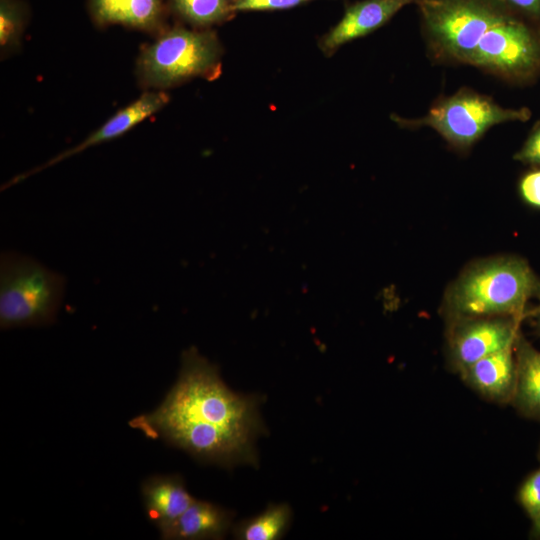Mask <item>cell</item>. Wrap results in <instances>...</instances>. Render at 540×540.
Segmentation results:
<instances>
[{
    "instance_id": "6da1fadb",
    "label": "cell",
    "mask_w": 540,
    "mask_h": 540,
    "mask_svg": "<svg viewBox=\"0 0 540 540\" xmlns=\"http://www.w3.org/2000/svg\"><path fill=\"white\" fill-rule=\"evenodd\" d=\"M260 403V397L230 390L218 368L190 347L182 352L178 379L163 402L129 426L204 463L256 465L255 441L265 432Z\"/></svg>"
},
{
    "instance_id": "7a4b0ae2",
    "label": "cell",
    "mask_w": 540,
    "mask_h": 540,
    "mask_svg": "<svg viewBox=\"0 0 540 540\" xmlns=\"http://www.w3.org/2000/svg\"><path fill=\"white\" fill-rule=\"evenodd\" d=\"M430 59L510 83L540 72V34L501 0H416Z\"/></svg>"
},
{
    "instance_id": "3957f363",
    "label": "cell",
    "mask_w": 540,
    "mask_h": 540,
    "mask_svg": "<svg viewBox=\"0 0 540 540\" xmlns=\"http://www.w3.org/2000/svg\"><path fill=\"white\" fill-rule=\"evenodd\" d=\"M540 298V278L516 255L483 258L469 264L449 285L443 299L448 321L491 316L523 319L528 303Z\"/></svg>"
},
{
    "instance_id": "277c9868",
    "label": "cell",
    "mask_w": 540,
    "mask_h": 540,
    "mask_svg": "<svg viewBox=\"0 0 540 540\" xmlns=\"http://www.w3.org/2000/svg\"><path fill=\"white\" fill-rule=\"evenodd\" d=\"M223 47L213 29L176 24L141 48L136 61L139 84L164 90L193 78L213 80L221 73Z\"/></svg>"
},
{
    "instance_id": "5b68a950",
    "label": "cell",
    "mask_w": 540,
    "mask_h": 540,
    "mask_svg": "<svg viewBox=\"0 0 540 540\" xmlns=\"http://www.w3.org/2000/svg\"><path fill=\"white\" fill-rule=\"evenodd\" d=\"M65 278L34 258L4 252L0 259V327L13 329L54 322Z\"/></svg>"
},
{
    "instance_id": "8992f818",
    "label": "cell",
    "mask_w": 540,
    "mask_h": 540,
    "mask_svg": "<svg viewBox=\"0 0 540 540\" xmlns=\"http://www.w3.org/2000/svg\"><path fill=\"white\" fill-rule=\"evenodd\" d=\"M531 117L527 107L506 108L488 95L462 87L455 93L437 99L428 112L416 118L391 114L399 127L435 130L451 147L469 150L493 126L506 122H525Z\"/></svg>"
},
{
    "instance_id": "52a82bcc",
    "label": "cell",
    "mask_w": 540,
    "mask_h": 540,
    "mask_svg": "<svg viewBox=\"0 0 540 540\" xmlns=\"http://www.w3.org/2000/svg\"><path fill=\"white\" fill-rule=\"evenodd\" d=\"M521 318L471 317L448 321V357L460 373L490 354L513 347L520 335Z\"/></svg>"
},
{
    "instance_id": "ba28073f",
    "label": "cell",
    "mask_w": 540,
    "mask_h": 540,
    "mask_svg": "<svg viewBox=\"0 0 540 540\" xmlns=\"http://www.w3.org/2000/svg\"><path fill=\"white\" fill-rule=\"evenodd\" d=\"M169 102V96L163 90H147L134 102L120 109L115 115L109 118L97 130L91 133L79 144L62 151L56 156L49 159L47 162L15 176L2 189H6L16 183H19L26 178L37 174L49 167H52L63 160L71 158L90 147L114 140L137 124L149 118L153 114L160 111Z\"/></svg>"
},
{
    "instance_id": "9c48e42d",
    "label": "cell",
    "mask_w": 540,
    "mask_h": 540,
    "mask_svg": "<svg viewBox=\"0 0 540 540\" xmlns=\"http://www.w3.org/2000/svg\"><path fill=\"white\" fill-rule=\"evenodd\" d=\"M416 0H361L347 5L339 22L318 40L321 52L330 57L343 45L385 25L403 7Z\"/></svg>"
},
{
    "instance_id": "30bf717a",
    "label": "cell",
    "mask_w": 540,
    "mask_h": 540,
    "mask_svg": "<svg viewBox=\"0 0 540 540\" xmlns=\"http://www.w3.org/2000/svg\"><path fill=\"white\" fill-rule=\"evenodd\" d=\"M88 8L101 27L118 24L155 36L168 27V0H88Z\"/></svg>"
},
{
    "instance_id": "8fae6325",
    "label": "cell",
    "mask_w": 540,
    "mask_h": 540,
    "mask_svg": "<svg viewBox=\"0 0 540 540\" xmlns=\"http://www.w3.org/2000/svg\"><path fill=\"white\" fill-rule=\"evenodd\" d=\"M514 346L469 365L459 373L462 380L489 401L499 404L512 403L517 383Z\"/></svg>"
},
{
    "instance_id": "7c38bea8",
    "label": "cell",
    "mask_w": 540,
    "mask_h": 540,
    "mask_svg": "<svg viewBox=\"0 0 540 540\" xmlns=\"http://www.w3.org/2000/svg\"><path fill=\"white\" fill-rule=\"evenodd\" d=\"M233 519L229 510L208 501L195 499L172 523L161 527L164 540L222 539Z\"/></svg>"
},
{
    "instance_id": "4fadbf2b",
    "label": "cell",
    "mask_w": 540,
    "mask_h": 540,
    "mask_svg": "<svg viewBox=\"0 0 540 540\" xmlns=\"http://www.w3.org/2000/svg\"><path fill=\"white\" fill-rule=\"evenodd\" d=\"M141 492L147 518L158 529L176 520L195 500L179 475L149 477Z\"/></svg>"
},
{
    "instance_id": "5bb4252c",
    "label": "cell",
    "mask_w": 540,
    "mask_h": 540,
    "mask_svg": "<svg viewBox=\"0 0 540 540\" xmlns=\"http://www.w3.org/2000/svg\"><path fill=\"white\" fill-rule=\"evenodd\" d=\"M517 383L512 404L523 415L540 419V351L520 333L515 346Z\"/></svg>"
},
{
    "instance_id": "9a60e30c",
    "label": "cell",
    "mask_w": 540,
    "mask_h": 540,
    "mask_svg": "<svg viewBox=\"0 0 540 540\" xmlns=\"http://www.w3.org/2000/svg\"><path fill=\"white\" fill-rule=\"evenodd\" d=\"M168 7L178 21L194 29H212L237 14L234 0H168Z\"/></svg>"
},
{
    "instance_id": "2e32d148",
    "label": "cell",
    "mask_w": 540,
    "mask_h": 540,
    "mask_svg": "<svg viewBox=\"0 0 540 540\" xmlns=\"http://www.w3.org/2000/svg\"><path fill=\"white\" fill-rule=\"evenodd\" d=\"M291 520L289 505L271 504L261 514L237 524L233 535L239 540H277L285 535Z\"/></svg>"
},
{
    "instance_id": "e0dca14e",
    "label": "cell",
    "mask_w": 540,
    "mask_h": 540,
    "mask_svg": "<svg viewBox=\"0 0 540 540\" xmlns=\"http://www.w3.org/2000/svg\"><path fill=\"white\" fill-rule=\"evenodd\" d=\"M28 21V7L21 0H0L1 58L16 51Z\"/></svg>"
},
{
    "instance_id": "ac0fdd59",
    "label": "cell",
    "mask_w": 540,
    "mask_h": 540,
    "mask_svg": "<svg viewBox=\"0 0 540 540\" xmlns=\"http://www.w3.org/2000/svg\"><path fill=\"white\" fill-rule=\"evenodd\" d=\"M517 498L531 521L540 517V466L523 481Z\"/></svg>"
},
{
    "instance_id": "d6986e66",
    "label": "cell",
    "mask_w": 540,
    "mask_h": 540,
    "mask_svg": "<svg viewBox=\"0 0 540 540\" xmlns=\"http://www.w3.org/2000/svg\"><path fill=\"white\" fill-rule=\"evenodd\" d=\"M315 0H234V10L238 12H266L295 8Z\"/></svg>"
},
{
    "instance_id": "ffe728a7",
    "label": "cell",
    "mask_w": 540,
    "mask_h": 540,
    "mask_svg": "<svg viewBox=\"0 0 540 540\" xmlns=\"http://www.w3.org/2000/svg\"><path fill=\"white\" fill-rule=\"evenodd\" d=\"M518 190L521 199L528 206L540 209V166L521 177Z\"/></svg>"
},
{
    "instance_id": "44dd1931",
    "label": "cell",
    "mask_w": 540,
    "mask_h": 540,
    "mask_svg": "<svg viewBox=\"0 0 540 540\" xmlns=\"http://www.w3.org/2000/svg\"><path fill=\"white\" fill-rule=\"evenodd\" d=\"M514 159L534 166H540V122H538L530 135L515 153Z\"/></svg>"
},
{
    "instance_id": "7402d4cb",
    "label": "cell",
    "mask_w": 540,
    "mask_h": 540,
    "mask_svg": "<svg viewBox=\"0 0 540 540\" xmlns=\"http://www.w3.org/2000/svg\"><path fill=\"white\" fill-rule=\"evenodd\" d=\"M520 16L540 21V0H501Z\"/></svg>"
},
{
    "instance_id": "603a6c76",
    "label": "cell",
    "mask_w": 540,
    "mask_h": 540,
    "mask_svg": "<svg viewBox=\"0 0 540 540\" xmlns=\"http://www.w3.org/2000/svg\"><path fill=\"white\" fill-rule=\"evenodd\" d=\"M539 301V304L538 306L535 308V310L532 311L533 315H534V319H535V328L537 330V333L540 337V298L538 299Z\"/></svg>"
},
{
    "instance_id": "cb8c5ba5",
    "label": "cell",
    "mask_w": 540,
    "mask_h": 540,
    "mask_svg": "<svg viewBox=\"0 0 540 540\" xmlns=\"http://www.w3.org/2000/svg\"><path fill=\"white\" fill-rule=\"evenodd\" d=\"M532 534L540 538V517L532 521Z\"/></svg>"
},
{
    "instance_id": "d4e9b609",
    "label": "cell",
    "mask_w": 540,
    "mask_h": 540,
    "mask_svg": "<svg viewBox=\"0 0 540 540\" xmlns=\"http://www.w3.org/2000/svg\"><path fill=\"white\" fill-rule=\"evenodd\" d=\"M538 459H539V462H540V450H539V454H538Z\"/></svg>"
}]
</instances>
